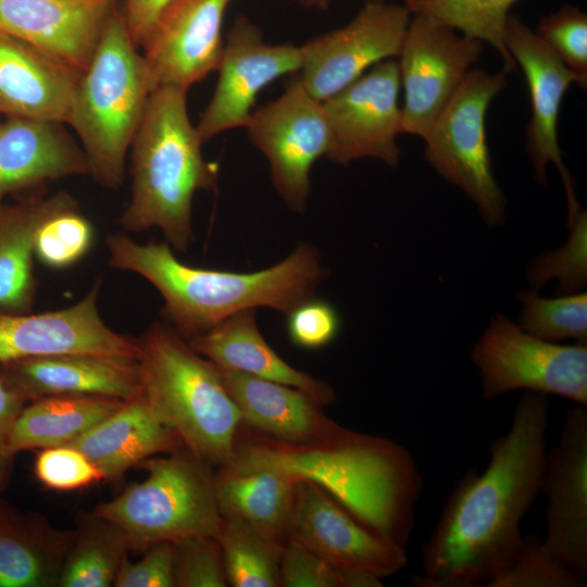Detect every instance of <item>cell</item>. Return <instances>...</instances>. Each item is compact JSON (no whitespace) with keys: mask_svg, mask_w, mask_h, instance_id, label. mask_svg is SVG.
I'll list each match as a JSON object with an SVG mask.
<instances>
[{"mask_svg":"<svg viewBox=\"0 0 587 587\" xmlns=\"http://www.w3.org/2000/svg\"><path fill=\"white\" fill-rule=\"evenodd\" d=\"M569 226L570 239L558 250L536 259L528 270L532 291H538L547 282L558 279L560 295L574 294L587 279V216L580 208Z\"/></svg>","mask_w":587,"mask_h":587,"instance_id":"d590c367","label":"cell"},{"mask_svg":"<svg viewBox=\"0 0 587 587\" xmlns=\"http://www.w3.org/2000/svg\"><path fill=\"white\" fill-rule=\"evenodd\" d=\"M401 89L398 63L383 61L322 101L330 132L326 159L347 165L363 158L395 167L400 161Z\"/></svg>","mask_w":587,"mask_h":587,"instance_id":"4fadbf2b","label":"cell"},{"mask_svg":"<svg viewBox=\"0 0 587 587\" xmlns=\"http://www.w3.org/2000/svg\"><path fill=\"white\" fill-rule=\"evenodd\" d=\"M295 1L303 7L317 9V10H325L330 3V0H295Z\"/></svg>","mask_w":587,"mask_h":587,"instance_id":"bcb514c9","label":"cell"},{"mask_svg":"<svg viewBox=\"0 0 587 587\" xmlns=\"http://www.w3.org/2000/svg\"><path fill=\"white\" fill-rule=\"evenodd\" d=\"M280 587H380L382 579L340 570L304 546L288 539L280 558Z\"/></svg>","mask_w":587,"mask_h":587,"instance_id":"74e56055","label":"cell"},{"mask_svg":"<svg viewBox=\"0 0 587 587\" xmlns=\"http://www.w3.org/2000/svg\"><path fill=\"white\" fill-rule=\"evenodd\" d=\"M483 51L480 40L442 23L419 14L411 18L397 61L402 134L427 136Z\"/></svg>","mask_w":587,"mask_h":587,"instance_id":"8fae6325","label":"cell"},{"mask_svg":"<svg viewBox=\"0 0 587 587\" xmlns=\"http://www.w3.org/2000/svg\"><path fill=\"white\" fill-rule=\"evenodd\" d=\"M115 0H0V32L83 72Z\"/></svg>","mask_w":587,"mask_h":587,"instance_id":"ffe728a7","label":"cell"},{"mask_svg":"<svg viewBox=\"0 0 587 587\" xmlns=\"http://www.w3.org/2000/svg\"><path fill=\"white\" fill-rule=\"evenodd\" d=\"M586 576L557 561L541 539L526 537L509 564L487 587H583Z\"/></svg>","mask_w":587,"mask_h":587,"instance_id":"8d00e7d4","label":"cell"},{"mask_svg":"<svg viewBox=\"0 0 587 587\" xmlns=\"http://www.w3.org/2000/svg\"><path fill=\"white\" fill-rule=\"evenodd\" d=\"M101 280L75 304L42 313L0 311V363L59 354H92L136 359V339L110 328L98 298Z\"/></svg>","mask_w":587,"mask_h":587,"instance_id":"ac0fdd59","label":"cell"},{"mask_svg":"<svg viewBox=\"0 0 587 587\" xmlns=\"http://www.w3.org/2000/svg\"><path fill=\"white\" fill-rule=\"evenodd\" d=\"M175 544V587L228 586L221 546L215 536H195Z\"/></svg>","mask_w":587,"mask_h":587,"instance_id":"ab89813d","label":"cell"},{"mask_svg":"<svg viewBox=\"0 0 587 587\" xmlns=\"http://www.w3.org/2000/svg\"><path fill=\"white\" fill-rule=\"evenodd\" d=\"M229 464L271 466L309 479L367 528L405 548L421 477L410 452L394 440L346 427L308 445L237 436Z\"/></svg>","mask_w":587,"mask_h":587,"instance_id":"3957f363","label":"cell"},{"mask_svg":"<svg viewBox=\"0 0 587 587\" xmlns=\"http://www.w3.org/2000/svg\"><path fill=\"white\" fill-rule=\"evenodd\" d=\"M132 551L126 533L92 512L77 517L58 587H109Z\"/></svg>","mask_w":587,"mask_h":587,"instance_id":"4dcf8cb0","label":"cell"},{"mask_svg":"<svg viewBox=\"0 0 587 587\" xmlns=\"http://www.w3.org/2000/svg\"><path fill=\"white\" fill-rule=\"evenodd\" d=\"M286 332L290 341L305 350L328 346L340 330V316L327 300L310 297L287 314Z\"/></svg>","mask_w":587,"mask_h":587,"instance_id":"b9f144b4","label":"cell"},{"mask_svg":"<svg viewBox=\"0 0 587 587\" xmlns=\"http://www.w3.org/2000/svg\"><path fill=\"white\" fill-rule=\"evenodd\" d=\"M216 538L228 586L280 587L279 565L284 546L232 517H222Z\"/></svg>","mask_w":587,"mask_h":587,"instance_id":"1f68e13d","label":"cell"},{"mask_svg":"<svg viewBox=\"0 0 587 587\" xmlns=\"http://www.w3.org/2000/svg\"><path fill=\"white\" fill-rule=\"evenodd\" d=\"M410 21L404 4L365 1L345 26L299 46L298 78L311 96L324 101L374 65L398 57Z\"/></svg>","mask_w":587,"mask_h":587,"instance_id":"7c38bea8","label":"cell"},{"mask_svg":"<svg viewBox=\"0 0 587 587\" xmlns=\"http://www.w3.org/2000/svg\"><path fill=\"white\" fill-rule=\"evenodd\" d=\"M234 0H172L155 18L141 48L155 87L188 90L217 70L222 25Z\"/></svg>","mask_w":587,"mask_h":587,"instance_id":"d6986e66","label":"cell"},{"mask_svg":"<svg viewBox=\"0 0 587 587\" xmlns=\"http://www.w3.org/2000/svg\"><path fill=\"white\" fill-rule=\"evenodd\" d=\"M88 173L85 152L65 124L14 116L0 122V203L11 193Z\"/></svg>","mask_w":587,"mask_h":587,"instance_id":"7402d4cb","label":"cell"},{"mask_svg":"<svg viewBox=\"0 0 587 587\" xmlns=\"http://www.w3.org/2000/svg\"><path fill=\"white\" fill-rule=\"evenodd\" d=\"M124 400L98 397H51L30 401L22 409L12 430L10 448L16 455L68 445L115 412Z\"/></svg>","mask_w":587,"mask_h":587,"instance_id":"f546056e","label":"cell"},{"mask_svg":"<svg viewBox=\"0 0 587 587\" xmlns=\"http://www.w3.org/2000/svg\"><path fill=\"white\" fill-rule=\"evenodd\" d=\"M139 466L146 479L93 510L126 533L132 551L195 536L216 537L222 516L210 463L183 446Z\"/></svg>","mask_w":587,"mask_h":587,"instance_id":"52a82bcc","label":"cell"},{"mask_svg":"<svg viewBox=\"0 0 587 587\" xmlns=\"http://www.w3.org/2000/svg\"><path fill=\"white\" fill-rule=\"evenodd\" d=\"M301 67L299 46L270 43L246 15H238L226 36L213 95L196 125L203 143L223 132L245 127L259 93Z\"/></svg>","mask_w":587,"mask_h":587,"instance_id":"5bb4252c","label":"cell"},{"mask_svg":"<svg viewBox=\"0 0 587 587\" xmlns=\"http://www.w3.org/2000/svg\"><path fill=\"white\" fill-rule=\"evenodd\" d=\"M187 91L157 87L130 145V200L120 216L126 233L159 228L176 251L193 241L192 201L217 184L218 166L202 154L203 141L187 109Z\"/></svg>","mask_w":587,"mask_h":587,"instance_id":"277c9868","label":"cell"},{"mask_svg":"<svg viewBox=\"0 0 587 587\" xmlns=\"http://www.w3.org/2000/svg\"><path fill=\"white\" fill-rule=\"evenodd\" d=\"M522 303L519 322L524 332L552 342L573 339L587 341V295L574 292L544 298L536 291L519 295Z\"/></svg>","mask_w":587,"mask_h":587,"instance_id":"836d02e7","label":"cell"},{"mask_svg":"<svg viewBox=\"0 0 587 587\" xmlns=\"http://www.w3.org/2000/svg\"><path fill=\"white\" fill-rule=\"evenodd\" d=\"M289 538L340 570L379 579L397 574L408 562L403 547L367 528L304 478L297 480Z\"/></svg>","mask_w":587,"mask_h":587,"instance_id":"9a60e30c","label":"cell"},{"mask_svg":"<svg viewBox=\"0 0 587 587\" xmlns=\"http://www.w3.org/2000/svg\"><path fill=\"white\" fill-rule=\"evenodd\" d=\"M115 479L145 460L184 446L143 394L124 401L111 415L68 444Z\"/></svg>","mask_w":587,"mask_h":587,"instance_id":"484cf974","label":"cell"},{"mask_svg":"<svg viewBox=\"0 0 587 587\" xmlns=\"http://www.w3.org/2000/svg\"><path fill=\"white\" fill-rule=\"evenodd\" d=\"M93 227L79 207L63 210L38 229L34 253L43 265L66 268L82 260L93 242Z\"/></svg>","mask_w":587,"mask_h":587,"instance_id":"e575fe53","label":"cell"},{"mask_svg":"<svg viewBox=\"0 0 587 587\" xmlns=\"http://www.w3.org/2000/svg\"><path fill=\"white\" fill-rule=\"evenodd\" d=\"M471 357L486 400L525 390L587 407L585 344L564 346L537 338L498 314L473 346Z\"/></svg>","mask_w":587,"mask_h":587,"instance_id":"9c48e42d","label":"cell"},{"mask_svg":"<svg viewBox=\"0 0 587 587\" xmlns=\"http://www.w3.org/2000/svg\"><path fill=\"white\" fill-rule=\"evenodd\" d=\"M243 128L251 145L265 157L280 199L292 212L303 213L311 192V170L330 148L322 101L295 76L277 99L253 110Z\"/></svg>","mask_w":587,"mask_h":587,"instance_id":"30bf717a","label":"cell"},{"mask_svg":"<svg viewBox=\"0 0 587 587\" xmlns=\"http://www.w3.org/2000/svg\"><path fill=\"white\" fill-rule=\"evenodd\" d=\"M503 39L510 55L523 70L529 90L532 114L526 128V149L536 179L547 182L549 164L559 170L571 222L580 207L559 146L558 121L562 100L570 86L577 85V78L519 16L509 14Z\"/></svg>","mask_w":587,"mask_h":587,"instance_id":"e0dca14e","label":"cell"},{"mask_svg":"<svg viewBox=\"0 0 587 587\" xmlns=\"http://www.w3.org/2000/svg\"><path fill=\"white\" fill-rule=\"evenodd\" d=\"M548 396L525 391L508 430L489 444V462L467 471L447 497L422 549L415 587H487L513 559L521 523L541 492Z\"/></svg>","mask_w":587,"mask_h":587,"instance_id":"6da1fadb","label":"cell"},{"mask_svg":"<svg viewBox=\"0 0 587 587\" xmlns=\"http://www.w3.org/2000/svg\"><path fill=\"white\" fill-rule=\"evenodd\" d=\"M541 492L546 497L547 551L565 567L587 575V407L567 411L558 442L547 451Z\"/></svg>","mask_w":587,"mask_h":587,"instance_id":"2e32d148","label":"cell"},{"mask_svg":"<svg viewBox=\"0 0 587 587\" xmlns=\"http://www.w3.org/2000/svg\"><path fill=\"white\" fill-rule=\"evenodd\" d=\"M105 243L109 265L148 280L164 301L163 321L187 341L241 311L270 308L287 314L313 297L327 275L320 251L309 242L254 272L188 265L165 240L139 243L122 232L109 234Z\"/></svg>","mask_w":587,"mask_h":587,"instance_id":"7a4b0ae2","label":"cell"},{"mask_svg":"<svg viewBox=\"0 0 587 587\" xmlns=\"http://www.w3.org/2000/svg\"><path fill=\"white\" fill-rule=\"evenodd\" d=\"M517 0H403L413 13L442 23L457 32L488 43L503 61V72L516 70L504 45V26Z\"/></svg>","mask_w":587,"mask_h":587,"instance_id":"d6a6232c","label":"cell"},{"mask_svg":"<svg viewBox=\"0 0 587 587\" xmlns=\"http://www.w3.org/2000/svg\"><path fill=\"white\" fill-rule=\"evenodd\" d=\"M0 375L27 403L51 397L129 400L142 394L136 359L59 354L0 363Z\"/></svg>","mask_w":587,"mask_h":587,"instance_id":"44dd1931","label":"cell"},{"mask_svg":"<svg viewBox=\"0 0 587 587\" xmlns=\"http://www.w3.org/2000/svg\"><path fill=\"white\" fill-rule=\"evenodd\" d=\"M137 48L114 8L79 75L66 123L78 136L88 174L105 189L122 186L126 153L157 88Z\"/></svg>","mask_w":587,"mask_h":587,"instance_id":"8992f818","label":"cell"},{"mask_svg":"<svg viewBox=\"0 0 587 587\" xmlns=\"http://www.w3.org/2000/svg\"><path fill=\"white\" fill-rule=\"evenodd\" d=\"M135 562L126 558L114 578L115 587H175L176 544L163 541L148 547Z\"/></svg>","mask_w":587,"mask_h":587,"instance_id":"7bdbcfd3","label":"cell"},{"mask_svg":"<svg viewBox=\"0 0 587 587\" xmlns=\"http://www.w3.org/2000/svg\"><path fill=\"white\" fill-rule=\"evenodd\" d=\"M217 370L242 423L272 439L308 445L334 437L345 428L324 413L320 402L298 388L234 370Z\"/></svg>","mask_w":587,"mask_h":587,"instance_id":"603a6c76","label":"cell"},{"mask_svg":"<svg viewBox=\"0 0 587 587\" xmlns=\"http://www.w3.org/2000/svg\"><path fill=\"white\" fill-rule=\"evenodd\" d=\"M297 480L271 466H218L214 489L220 514L240 520L284 546L289 538Z\"/></svg>","mask_w":587,"mask_h":587,"instance_id":"83f0119b","label":"cell"},{"mask_svg":"<svg viewBox=\"0 0 587 587\" xmlns=\"http://www.w3.org/2000/svg\"><path fill=\"white\" fill-rule=\"evenodd\" d=\"M136 340L142 394L159 417L197 457L232 463L242 419L217 367L164 321Z\"/></svg>","mask_w":587,"mask_h":587,"instance_id":"5b68a950","label":"cell"},{"mask_svg":"<svg viewBox=\"0 0 587 587\" xmlns=\"http://www.w3.org/2000/svg\"><path fill=\"white\" fill-rule=\"evenodd\" d=\"M536 34L587 88V15L576 7L564 4L542 17Z\"/></svg>","mask_w":587,"mask_h":587,"instance_id":"f35d334b","label":"cell"},{"mask_svg":"<svg viewBox=\"0 0 587 587\" xmlns=\"http://www.w3.org/2000/svg\"><path fill=\"white\" fill-rule=\"evenodd\" d=\"M123 18L128 32L137 45L141 47L155 18L172 0H122Z\"/></svg>","mask_w":587,"mask_h":587,"instance_id":"f6af8a7d","label":"cell"},{"mask_svg":"<svg viewBox=\"0 0 587 587\" xmlns=\"http://www.w3.org/2000/svg\"><path fill=\"white\" fill-rule=\"evenodd\" d=\"M80 73L0 32V114L66 125Z\"/></svg>","mask_w":587,"mask_h":587,"instance_id":"cb8c5ba5","label":"cell"},{"mask_svg":"<svg viewBox=\"0 0 587 587\" xmlns=\"http://www.w3.org/2000/svg\"><path fill=\"white\" fill-rule=\"evenodd\" d=\"M27 402L0 375V495L13 474L15 454L10 440L14 424Z\"/></svg>","mask_w":587,"mask_h":587,"instance_id":"ee69618b","label":"cell"},{"mask_svg":"<svg viewBox=\"0 0 587 587\" xmlns=\"http://www.w3.org/2000/svg\"><path fill=\"white\" fill-rule=\"evenodd\" d=\"M34 472L45 487L60 491L82 489L104 479L100 469L71 445L40 449Z\"/></svg>","mask_w":587,"mask_h":587,"instance_id":"60d3db41","label":"cell"},{"mask_svg":"<svg viewBox=\"0 0 587 587\" xmlns=\"http://www.w3.org/2000/svg\"><path fill=\"white\" fill-rule=\"evenodd\" d=\"M188 344L217 367L298 388L323 407L336 400L328 383L295 369L267 344L258 327L255 310L236 313Z\"/></svg>","mask_w":587,"mask_h":587,"instance_id":"d4e9b609","label":"cell"},{"mask_svg":"<svg viewBox=\"0 0 587 587\" xmlns=\"http://www.w3.org/2000/svg\"><path fill=\"white\" fill-rule=\"evenodd\" d=\"M505 76L503 71L471 70L424 138L428 164L460 188L490 226L504 223L507 207L492 172L485 121L507 86Z\"/></svg>","mask_w":587,"mask_h":587,"instance_id":"ba28073f","label":"cell"},{"mask_svg":"<svg viewBox=\"0 0 587 587\" xmlns=\"http://www.w3.org/2000/svg\"><path fill=\"white\" fill-rule=\"evenodd\" d=\"M78 207L66 191L36 190L15 203H0V311H33L37 280L34 243L39 227L57 213Z\"/></svg>","mask_w":587,"mask_h":587,"instance_id":"4316f807","label":"cell"},{"mask_svg":"<svg viewBox=\"0 0 587 587\" xmlns=\"http://www.w3.org/2000/svg\"><path fill=\"white\" fill-rule=\"evenodd\" d=\"M72 536L0 497V587H58Z\"/></svg>","mask_w":587,"mask_h":587,"instance_id":"f1b7e54d","label":"cell"}]
</instances>
